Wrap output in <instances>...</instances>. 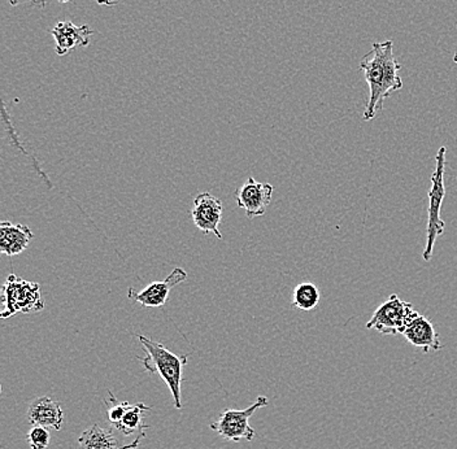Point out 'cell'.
<instances>
[{
	"mask_svg": "<svg viewBox=\"0 0 457 449\" xmlns=\"http://www.w3.org/2000/svg\"><path fill=\"white\" fill-rule=\"evenodd\" d=\"M320 295L319 288L311 282L299 283L293 294V307L299 311H312L319 305Z\"/></svg>",
	"mask_w": 457,
	"mask_h": 449,
	"instance_id": "2e32d148",
	"label": "cell"
},
{
	"mask_svg": "<svg viewBox=\"0 0 457 449\" xmlns=\"http://www.w3.org/2000/svg\"><path fill=\"white\" fill-rule=\"evenodd\" d=\"M360 70L364 71L370 90L362 119L371 121L379 111L384 110L385 100L403 87L400 64L394 56V42L388 39L373 43L370 53L360 62Z\"/></svg>",
	"mask_w": 457,
	"mask_h": 449,
	"instance_id": "6da1fadb",
	"label": "cell"
},
{
	"mask_svg": "<svg viewBox=\"0 0 457 449\" xmlns=\"http://www.w3.org/2000/svg\"><path fill=\"white\" fill-rule=\"evenodd\" d=\"M268 404L270 402L267 397L259 396L247 409H224L220 413L219 420L210 423V428L228 442H239L242 439L253 442L256 433L250 425V419L257 409L267 407Z\"/></svg>",
	"mask_w": 457,
	"mask_h": 449,
	"instance_id": "8992f818",
	"label": "cell"
},
{
	"mask_svg": "<svg viewBox=\"0 0 457 449\" xmlns=\"http://www.w3.org/2000/svg\"><path fill=\"white\" fill-rule=\"evenodd\" d=\"M2 319L7 320L17 313H37L45 309L41 286L36 282L19 279L10 274L2 287Z\"/></svg>",
	"mask_w": 457,
	"mask_h": 449,
	"instance_id": "277c9868",
	"label": "cell"
},
{
	"mask_svg": "<svg viewBox=\"0 0 457 449\" xmlns=\"http://www.w3.org/2000/svg\"><path fill=\"white\" fill-rule=\"evenodd\" d=\"M33 238V231L27 225L0 222V253L7 256H17L24 253Z\"/></svg>",
	"mask_w": 457,
	"mask_h": 449,
	"instance_id": "5bb4252c",
	"label": "cell"
},
{
	"mask_svg": "<svg viewBox=\"0 0 457 449\" xmlns=\"http://www.w3.org/2000/svg\"><path fill=\"white\" fill-rule=\"evenodd\" d=\"M120 0H96V3L100 5H107V7H111V5L117 4Z\"/></svg>",
	"mask_w": 457,
	"mask_h": 449,
	"instance_id": "ffe728a7",
	"label": "cell"
},
{
	"mask_svg": "<svg viewBox=\"0 0 457 449\" xmlns=\"http://www.w3.org/2000/svg\"><path fill=\"white\" fill-rule=\"evenodd\" d=\"M274 187L270 183L257 182L250 177L234 193L237 204L247 217L262 216L270 205Z\"/></svg>",
	"mask_w": 457,
	"mask_h": 449,
	"instance_id": "ba28073f",
	"label": "cell"
},
{
	"mask_svg": "<svg viewBox=\"0 0 457 449\" xmlns=\"http://www.w3.org/2000/svg\"><path fill=\"white\" fill-rule=\"evenodd\" d=\"M222 202L211 193H202L194 199L191 210L194 225L203 234H213L216 238L222 239L220 225L222 221Z\"/></svg>",
	"mask_w": 457,
	"mask_h": 449,
	"instance_id": "9c48e42d",
	"label": "cell"
},
{
	"mask_svg": "<svg viewBox=\"0 0 457 449\" xmlns=\"http://www.w3.org/2000/svg\"><path fill=\"white\" fill-rule=\"evenodd\" d=\"M453 62L457 65V51L455 53V55H453Z\"/></svg>",
	"mask_w": 457,
	"mask_h": 449,
	"instance_id": "44dd1931",
	"label": "cell"
},
{
	"mask_svg": "<svg viewBox=\"0 0 457 449\" xmlns=\"http://www.w3.org/2000/svg\"><path fill=\"white\" fill-rule=\"evenodd\" d=\"M51 34L55 39L57 55L65 56L71 51L88 46L94 30L88 25L77 27L71 21H62L51 30Z\"/></svg>",
	"mask_w": 457,
	"mask_h": 449,
	"instance_id": "30bf717a",
	"label": "cell"
},
{
	"mask_svg": "<svg viewBox=\"0 0 457 449\" xmlns=\"http://www.w3.org/2000/svg\"><path fill=\"white\" fill-rule=\"evenodd\" d=\"M8 2H10V4L12 5V7L22 4V3H30L34 7L45 8L47 0H8Z\"/></svg>",
	"mask_w": 457,
	"mask_h": 449,
	"instance_id": "d6986e66",
	"label": "cell"
},
{
	"mask_svg": "<svg viewBox=\"0 0 457 449\" xmlns=\"http://www.w3.org/2000/svg\"><path fill=\"white\" fill-rule=\"evenodd\" d=\"M60 3H62V4H64V3H68L70 2V0H59Z\"/></svg>",
	"mask_w": 457,
	"mask_h": 449,
	"instance_id": "7402d4cb",
	"label": "cell"
},
{
	"mask_svg": "<svg viewBox=\"0 0 457 449\" xmlns=\"http://www.w3.org/2000/svg\"><path fill=\"white\" fill-rule=\"evenodd\" d=\"M28 422L59 431L64 422V412L62 405L51 397H37L29 405Z\"/></svg>",
	"mask_w": 457,
	"mask_h": 449,
	"instance_id": "8fae6325",
	"label": "cell"
},
{
	"mask_svg": "<svg viewBox=\"0 0 457 449\" xmlns=\"http://www.w3.org/2000/svg\"><path fill=\"white\" fill-rule=\"evenodd\" d=\"M187 279V273L182 268H174L164 281L153 282L142 291L129 288L128 297L131 302L138 303L145 308H160L170 300L171 288L181 285Z\"/></svg>",
	"mask_w": 457,
	"mask_h": 449,
	"instance_id": "52a82bcc",
	"label": "cell"
},
{
	"mask_svg": "<svg viewBox=\"0 0 457 449\" xmlns=\"http://www.w3.org/2000/svg\"><path fill=\"white\" fill-rule=\"evenodd\" d=\"M419 312L411 303L393 294L384 304L379 305L367 322L368 330H377L384 336L403 334Z\"/></svg>",
	"mask_w": 457,
	"mask_h": 449,
	"instance_id": "5b68a950",
	"label": "cell"
},
{
	"mask_svg": "<svg viewBox=\"0 0 457 449\" xmlns=\"http://www.w3.org/2000/svg\"><path fill=\"white\" fill-rule=\"evenodd\" d=\"M107 405L108 420H110L112 428L121 422L125 412H127L129 402H119L112 393H108V399L104 400Z\"/></svg>",
	"mask_w": 457,
	"mask_h": 449,
	"instance_id": "e0dca14e",
	"label": "cell"
},
{
	"mask_svg": "<svg viewBox=\"0 0 457 449\" xmlns=\"http://www.w3.org/2000/svg\"><path fill=\"white\" fill-rule=\"evenodd\" d=\"M445 147H441L436 156V169L431 176V187L428 191L427 245L422 259L430 262L436 239L445 233V224L441 219L443 200L445 196Z\"/></svg>",
	"mask_w": 457,
	"mask_h": 449,
	"instance_id": "3957f363",
	"label": "cell"
},
{
	"mask_svg": "<svg viewBox=\"0 0 457 449\" xmlns=\"http://www.w3.org/2000/svg\"><path fill=\"white\" fill-rule=\"evenodd\" d=\"M403 336L407 337L411 345L421 348L425 353H428V351L442 350L443 347L439 334L436 333L433 323L420 313L407 326Z\"/></svg>",
	"mask_w": 457,
	"mask_h": 449,
	"instance_id": "4fadbf2b",
	"label": "cell"
},
{
	"mask_svg": "<svg viewBox=\"0 0 457 449\" xmlns=\"http://www.w3.org/2000/svg\"><path fill=\"white\" fill-rule=\"evenodd\" d=\"M151 409L153 408L143 404V403H137V404L128 403L127 412H125L121 422L114 426V430L120 431L125 437H131L136 433H145L148 426L143 422V416H145V412L151 411Z\"/></svg>",
	"mask_w": 457,
	"mask_h": 449,
	"instance_id": "9a60e30c",
	"label": "cell"
},
{
	"mask_svg": "<svg viewBox=\"0 0 457 449\" xmlns=\"http://www.w3.org/2000/svg\"><path fill=\"white\" fill-rule=\"evenodd\" d=\"M145 437V433L139 434L136 442L121 445L114 436L112 428H102L99 425H93L86 428L79 437V445L81 449H137Z\"/></svg>",
	"mask_w": 457,
	"mask_h": 449,
	"instance_id": "7c38bea8",
	"label": "cell"
},
{
	"mask_svg": "<svg viewBox=\"0 0 457 449\" xmlns=\"http://www.w3.org/2000/svg\"><path fill=\"white\" fill-rule=\"evenodd\" d=\"M141 343L145 357L138 356L145 370L157 374L170 387L173 396L174 408L182 409L181 385L184 380V368L187 365V354H176L162 343L151 337L137 336Z\"/></svg>",
	"mask_w": 457,
	"mask_h": 449,
	"instance_id": "7a4b0ae2",
	"label": "cell"
},
{
	"mask_svg": "<svg viewBox=\"0 0 457 449\" xmlns=\"http://www.w3.org/2000/svg\"><path fill=\"white\" fill-rule=\"evenodd\" d=\"M50 431L43 426H33L28 433V443L31 449H46L50 445Z\"/></svg>",
	"mask_w": 457,
	"mask_h": 449,
	"instance_id": "ac0fdd59",
	"label": "cell"
}]
</instances>
